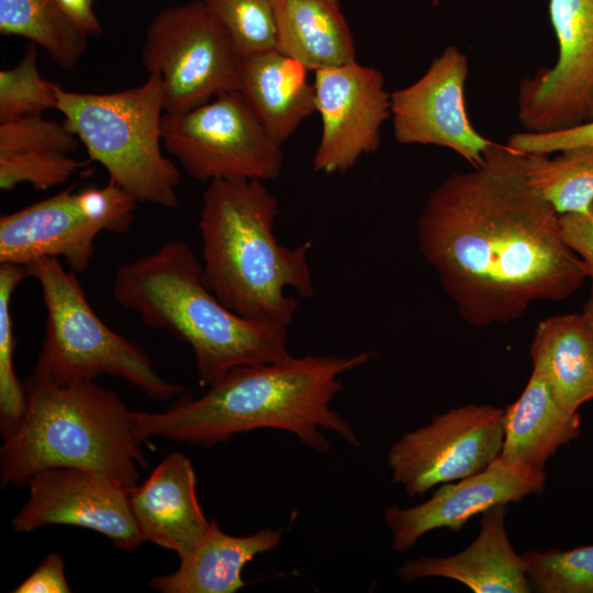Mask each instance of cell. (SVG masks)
<instances>
[{"label":"cell","mask_w":593,"mask_h":593,"mask_svg":"<svg viewBox=\"0 0 593 593\" xmlns=\"http://www.w3.org/2000/svg\"><path fill=\"white\" fill-rule=\"evenodd\" d=\"M557 154L526 155L528 179L559 215L584 213L593 203V146Z\"/></svg>","instance_id":"25"},{"label":"cell","mask_w":593,"mask_h":593,"mask_svg":"<svg viewBox=\"0 0 593 593\" xmlns=\"http://www.w3.org/2000/svg\"><path fill=\"white\" fill-rule=\"evenodd\" d=\"M532 591L593 593V545L522 555Z\"/></svg>","instance_id":"28"},{"label":"cell","mask_w":593,"mask_h":593,"mask_svg":"<svg viewBox=\"0 0 593 593\" xmlns=\"http://www.w3.org/2000/svg\"><path fill=\"white\" fill-rule=\"evenodd\" d=\"M36 47L31 42L14 67L0 71V123L56 109L54 82L41 77Z\"/></svg>","instance_id":"29"},{"label":"cell","mask_w":593,"mask_h":593,"mask_svg":"<svg viewBox=\"0 0 593 593\" xmlns=\"http://www.w3.org/2000/svg\"><path fill=\"white\" fill-rule=\"evenodd\" d=\"M533 370L564 410L575 413L593 400V328L583 313L550 316L536 327Z\"/></svg>","instance_id":"22"},{"label":"cell","mask_w":593,"mask_h":593,"mask_svg":"<svg viewBox=\"0 0 593 593\" xmlns=\"http://www.w3.org/2000/svg\"><path fill=\"white\" fill-rule=\"evenodd\" d=\"M86 167L70 155L52 152H25L0 155V188L12 191L20 183L46 190L67 182Z\"/></svg>","instance_id":"30"},{"label":"cell","mask_w":593,"mask_h":593,"mask_svg":"<svg viewBox=\"0 0 593 593\" xmlns=\"http://www.w3.org/2000/svg\"><path fill=\"white\" fill-rule=\"evenodd\" d=\"M240 59L277 49L272 0H202Z\"/></svg>","instance_id":"27"},{"label":"cell","mask_w":593,"mask_h":593,"mask_svg":"<svg viewBox=\"0 0 593 593\" xmlns=\"http://www.w3.org/2000/svg\"><path fill=\"white\" fill-rule=\"evenodd\" d=\"M548 13L557 61L525 78L517 94L518 121L532 133L593 121V0H549Z\"/></svg>","instance_id":"11"},{"label":"cell","mask_w":593,"mask_h":593,"mask_svg":"<svg viewBox=\"0 0 593 593\" xmlns=\"http://www.w3.org/2000/svg\"><path fill=\"white\" fill-rule=\"evenodd\" d=\"M547 473L511 463L499 456L483 470L440 484L432 496L415 506H392L384 512L392 549L404 552L425 534L440 528L460 530L474 515L493 506L519 502L546 488Z\"/></svg>","instance_id":"15"},{"label":"cell","mask_w":593,"mask_h":593,"mask_svg":"<svg viewBox=\"0 0 593 593\" xmlns=\"http://www.w3.org/2000/svg\"><path fill=\"white\" fill-rule=\"evenodd\" d=\"M0 33L30 40L64 69L74 68L87 49V37L56 0H0Z\"/></svg>","instance_id":"24"},{"label":"cell","mask_w":593,"mask_h":593,"mask_svg":"<svg viewBox=\"0 0 593 593\" xmlns=\"http://www.w3.org/2000/svg\"><path fill=\"white\" fill-rule=\"evenodd\" d=\"M27 486L26 502L11 522L15 532L70 525L94 530L124 551L143 542L131 511L128 489L107 474L74 468L47 469L33 475Z\"/></svg>","instance_id":"14"},{"label":"cell","mask_w":593,"mask_h":593,"mask_svg":"<svg viewBox=\"0 0 593 593\" xmlns=\"http://www.w3.org/2000/svg\"><path fill=\"white\" fill-rule=\"evenodd\" d=\"M282 539V529L264 528L247 536H233L210 521L206 533L179 567L169 574L150 579L153 590L161 593H235L244 588L245 566L260 553L273 550Z\"/></svg>","instance_id":"20"},{"label":"cell","mask_w":593,"mask_h":593,"mask_svg":"<svg viewBox=\"0 0 593 593\" xmlns=\"http://www.w3.org/2000/svg\"><path fill=\"white\" fill-rule=\"evenodd\" d=\"M18 428L0 448V482L27 486L36 473L74 468L107 474L130 489L149 469L132 410L94 380L58 384L31 374Z\"/></svg>","instance_id":"5"},{"label":"cell","mask_w":593,"mask_h":593,"mask_svg":"<svg viewBox=\"0 0 593 593\" xmlns=\"http://www.w3.org/2000/svg\"><path fill=\"white\" fill-rule=\"evenodd\" d=\"M77 200L85 213L103 232L124 233L133 221L137 201L110 181L100 188L77 191Z\"/></svg>","instance_id":"32"},{"label":"cell","mask_w":593,"mask_h":593,"mask_svg":"<svg viewBox=\"0 0 593 593\" xmlns=\"http://www.w3.org/2000/svg\"><path fill=\"white\" fill-rule=\"evenodd\" d=\"M78 137L65 125L42 114L0 123V155L25 152L71 154L79 147Z\"/></svg>","instance_id":"31"},{"label":"cell","mask_w":593,"mask_h":593,"mask_svg":"<svg viewBox=\"0 0 593 593\" xmlns=\"http://www.w3.org/2000/svg\"><path fill=\"white\" fill-rule=\"evenodd\" d=\"M128 499L143 541L172 550L179 559L194 549L210 525L192 462L181 452L168 455L143 483L130 488Z\"/></svg>","instance_id":"17"},{"label":"cell","mask_w":593,"mask_h":593,"mask_svg":"<svg viewBox=\"0 0 593 593\" xmlns=\"http://www.w3.org/2000/svg\"><path fill=\"white\" fill-rule=\"evenodd\" d=\"M582 313L585 316L589 324L591 325V327L593 328V281L591 284L589 296L584 303Z\"/></svg>","instance_id":"37"},{"label":"cell","mask_w":593,"mask_h":593,"mask_svg":"<svg viewBox=\"0 0 593 593\" xmlns=\"http://www.w3.org/2000/svg\"><path fill=\"white\" fill-rule=\"evenodd\" d=\"M581 433V416L561 407L535 370L519 395L503 412L501 457L516 466L544 471L547 460Z\"/></svg>","instance_id":"21"},{"label":"cell","mask_w":593,"mask_h":593,"mask_svg":"<svg viewBox=\"0 0 593 593\" xmlns=\"http://www.w3.org/2000/svg\"><path fill=\"white\" fill-rule=\"evenodd\" d=\"M64 561L59 553H48L38 567L14 590L13 593H69Z\"/></svg>","instance_id":"35"},{"label":"cell","mask_w":593,"mask_h":593,"mask_svg":"<svg viewBox=\"0 0 593 593\" xmlns=\"http://www.w3.org/2000/svg\"><path fill=\"white\" fill-rule=\"evenodd\" d=\"M277 49L310 71L356 60L340 0H272Z\"/></svg>","instance_id":"23"},{"label":"cell","mask_w":593,"mask_h":593,"mask_svg":"<svg viewBox=\"0 0 593 593\" xmlns=\"http://www.w3.org/2000/svg\"><path fill=\"white\" fill-rule=\"evenodd\" d=\"M370 358L311 355L235 368L209 385L198 399H179L164 412H132L136 435L211 447L231 437L262 428L289 432L318 454L331 445L332 432L353 447L360 439L332 402L342 390V376Z\"/></svg>","instance_id":"2"},{"label":"cell","mask_w":593,"mask_h":593,"mask_svg":"<svg viewBox=\"0 0 593 593\" xmlns=\"http://www.w3.org/2000/svg\"><path fill=\"white\" fill-rule=\"evenodd\" d=\"M468 74L467 55L448 46L418 80L392 92L395 141L448 148L471 167L480 166L494 142L481 135L469 120L465 98Z\"/></svg>","instance_id":"13"},{"label":"cell","mask_w":593,"mask_h":593,"mask_svg":"<svg viewBox=\"0 0 593 593\" xmlns=\"http://www.w3.org/2000/svg\"><path fill=\"white\" fill-rule=\"evenodd\" d=\"M25 268L38 283L46 310L45 338L33 374L58 384L108 374L159 402L182 394L183 387L163 378L142 346L97 315L77 273L59 258H40Z\"/></svg>","instance_id":"7"},{"label":"cell","mask_w":593,"mask_h":593,"mask_svg":"<svg viewBox=\"0 0 593 593\" xmlns=\"http://www.w3.org/2000/svg\"><path fill=\"white\" fill-rule=\"evenodd\" d=\"M161 142L199 181L272 180L283 164L282 144L271 137L237 90L186 112H165Z\"/></svg>","instance_id":"8"},{"label":"cell","mask_w":593,"mask_h":593,"mask_svg":"<svg viewBox=\"0 0 593 593\" xmlns=\"http://www.w3.org/2000/svg\"><path fill=\"white\" fill-rule=\"evenodd\" d=\"M421 255L460 317L505 324L537 301H561L588 275L564 242L560 215L530 183L526 155L493 143L483 163L450 174L416 219Z\"/></svg>","instance_id":"1"},{"label":"cell","mask_w":593,"mask_h":593,"mask_svg":"<svg viewBox=\"0 0 593 593\" xmlns=\"http://www.w3.org/2000/svg\"><path fill=\"white\" fill-rule=\"evenodd\" d=\"M506 145L524 155L537 156H548L567 149L593 146V121L555 132H517L508 137Z\"/></svg>","instance_id":"33"},{"label":"cell","mask_w":593,"mask_h":593,"mask_svg":"<svg viewBox=\"0 0 593 593\" xmlns=\"http://www.w3.org/2000/svg\"><path fill=\"white\" fill-rule=\"evenodd\" d=\"M67 188L0 217V264L26 266L44 257L61 258L74 272L85 271L102 228Z\"/></svg>","instance_id":"16"},{"label":"cell","mask_w":593,"mask_h":593,"mask_svg":"<svg viewBox=\"0 0 593 593\" xmlns=\"http://www.w3.org/2000/svg\"><path fill=\"white\" fill-rule=\"evenodd\" d=\"M506 504L482 513L480 532L465 550L447 557H421L396 569L404 582L424 578L458 581L474 593H529L532 588L505 528Z\"/></svg>","instance_id":"18"},{"label":"cell","mask_w":593,"mask_h":593,"mask_svg":"<svg viewBox=\"0 0 593 593\" xmlns=\"http://www.w3.org/2000/svg\"><path fill=\"white\" fill-rule=\"evenodd\" d=\"M112 294L144 324L191 348L202 385L235 368L290 356L287 327L248 321L226 307L208 288L201 261L183 240L122 265Z\"/></svg>","instance_id":"4"},{"label":"cell","mask_w":593,"mask_h":593,"mask_svg":"<svg viewBox=\"0 0 593 593\" xmlns=\"http://www.w3.org/2000/svg\"><path fill=\"white\" fill-rule=\"evenodd\" d=\"M141 57L149 75L160 79L165 112H186L237 90L242 59L202 0L160 11Z\"/></svg>","instance_id":"9"},{"label":"cell","mask_w":593,"mask_h":593,"mask_svg":"<svg viewBox=\"0 0 593 593\" xmlns=\"http://www.w3.org/2000/svg\"><path fill=\"white\" fill-rule=\"evenodd\" d=\"M56 1L70 22L86 36L100 35L103 32L93 9V0Z\"/></svg>","instance_id":"36"},{"label":"cell","mask_w":593,"mask_h":593,"mask_svg":"<svg viewBox=\"0 0 593 593\" xmlns=\"http://www.w3.org/2000/svg\"><path fill=\"white\" fill-rule=\"evenodd\" d=\"M278 201L264 181L216 179L202 197L199 231L208 288L248 321L287 327L298 300L314 294L307 260L310 240L290 248L273 232Z\"/></svg>","instance_id":"3"},{"label":"cell","mask_w":593,"mask_h":593,"mask_svg":"<svg viewBox=\"0 0 593 593\" xmlns=\"http://www.w3.org/2000/svg\"><path fill=\"white\" fill-rule=\"evenodd\" d=\"M27 276L25 266L0 264V434L7 439L19 426L26 406L25 385L14 368L15 335L11 300Z\"/></svg>","instance_id":"26"},{"label":"cell","mask_w":593,"mask_h":593,"mask_svg":"<svg viewBox=\"0 0 593 593\" xmlns=\"http://www.w3.org/2000/svg\"><path fill=\"white\" fill-rule=\"evenodd\" d=\"M560 227L564 242L581 259L588 278L593 281V203L584 213L561 214Z\"/></svg>","instance_id":"34"},{"label":"cell","mask_w":593,"mask_h":593,"mask_svg":"<svg viewBox=\"0 0 593 593\" xmlns=\"http://www.w3.org/2000/svg\"><path fill=\"white\" fill-rule=\"evenodd\" d=\"M310 70L273 49L240 60L237 91L278 143L289 139L316 112Z\"/></svg>","instance_id":"19"},{"label":"cell","mask_w":593,"mask_h":593,"mask_svg":"<svg viewBox=\"0 0 593 593\" xmlns=\"http://www.w3.org/2000/svg\"><path fill=\"white\" fill-rule=\"evenodd\" d=\"M504 410L467 404L402 434L387 452L392 481L409 496L474 474L501 455Z\"/></svg>","instance_id":"10"},{"label":"cell","mask_w":593,"mask_h":593,"mask_svg":"<svg viewBox=\"0 0 593 593\" xmlns=\"http://www.w3.org/2000/svg\"><path fill=\"white\" fill-rule=\"evenodd\" d=\"M54 91L65 125L110 181L137 202L178 208L181 172L161 150L165 108L158 76L115 92L69 91L56 82Z\"/></svg>","instance_id":"6"},{"label":"cell","mask_w":593,"mask_h":593,"mask_svg":"<svg viewBox=\"0 0 593 593\" xmlns=\"http://www.w3.org/2000/svg\"><path fill=\"white\" fill-rule=\"evenodd\" d=\"M313 85L322 128L312 168L344 174L379 148L391 93L380 70L357 60L315 70Z\"/></svg>","instance_id":"12"}]
</instances>
